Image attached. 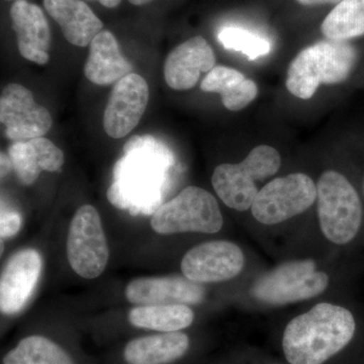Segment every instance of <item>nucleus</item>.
<instances>
[{
  "mask_svg": "<svg viewBox=\"0 0 364 364\" xmlns=\"http://www.w3.org/2000/svg\"><path fill=\"white\" fill-rule=\"evenodd\" d=\"M124 151L114 167V182L107 189V198L114 207L132 215H154L162 205L167 169L173 165V157L149 136H134Z\"/></svg>",
  "mask_w": 364,
  "mask_h": 364,
  "instance_id": "obj_1",
  "label": "nucleus"
},
{
  "mask_svg": "<svg viewBox=\"0 0 364 364\" xmlns=\"http://www.w3.org/2000/svg\"><path fill=\"white\" fill-rule=\"evenodd\" d=\"M355 330L350 311L318 304L287 324L282 338L284 355L291 364H323L350 343Z\"/></svg>",
  "mask_w": 364,
  "mask_h": 364,
  "instance_id": "obj_2",
  "label": "nucleus"
},
{
  "mask_svg": "<svg viewBox=\"0 0 364 364\" xmlns=\"http://www.w3.org/2000/svg\"><path fill=\"white\" fill-rule=\"evenodd\" d=\"M356 61V51L346 41H322L306 48L287 70V88L294 97L310 100L320 85L346 80Z\"/></svg>",
  "mask_w": 364,
  "mask_h": 364,
  "instance_id": "obj_3",
  "label": "nucleus"
},
{
  "mask_svg": "<svg viewBox=\"0 0 364 364\" xmlns=\"http://www.w3.org/2000/svg\"><path fill=\"white\" fill-rule=\"evenodd\" d=\"M280 165L279 151L272 146L259 145L240 163L219 165L213 173V186L227 207L245 212L252 208L259 191L257 182L274 176Z\"/></svg>",
  "mask_w": 364,
  "mask_h": 364,
  "instance_id": "obj_4",
  "label": "nucleus"
},
{
  "mask_svg": "<svg viewBox=\"0 0 364 364\" xmlns=\"http://www.w3.org/2000/svg\"><path fill=\"white\" fill-rule=\"evenodd\" d=\"M318 215L328 240L343 245L355 238L363 223V205L348 179L337 171H326L317 184Z\"/></svg>",
  "mask_w": 364,
  "mask_h": 364,
  "instance_id": "obj_5",
  "label": "nucleus"
},
{
  "mask_svg": "<svg viewBox=\"0 0 364 364\" xmlns=\"http://www.w3.org/2000/svg\"><path fill=\"white\" fill-rule=\"evenodd\" d=\"M223 215L215 196L198 186H188L176 198L163 203L151 219L158 234H214L222 229Z\"/></svg>",
  "mask_w": 364,
  "mask_h": 364,
  "instance_id": "obj_6",
  "label": "nucleus"
},
{
  "mask_svg": "<svg viewBox=\"0 0 364 364\" xmlns=\"http://www.w3.org/2000/svg\"><path fill=\"white\" fill-rule=\"evenodd\" d=\"M329 284L325 272L312 260L289 261L270 270L254 282L251 294L261 303L287 305L315 298Z\"/></svg>",
  "mask_w": 364,
  "mask_h": 364,
  "instance_id": "obj_7",
  "label": "nucleus"
},
{
  "mask_svg": "<svg viewBox=\"0 0 364 364\" xmlns=\"http://www.w3.org/2000/svg\"><path fill=\"white\" fill-rule=\"evenodd\" d=\"M317 200V186L304 173L289 174L268 182L251 208L261 224L275 225L306 212Z\"/></svg>",
  "mask_w": 364,
  "mask_h": 364,
  "instance_id": "obj_8",
  "label": "nucleus"
},
{
  "mask_svg": "<svg viewBox=\"0 0 364 364\" xmlns=\"http://www.w3.org/2000/svg\"><path fill=\"white\" fill-rule=\"evenodd\" d=\"M67 257L72 269L86 279H97L105 272L109 249L97 208H79L67 237Z\"/></svg>",
  "mask_w": 364,
  "mask_h": 364,
  "instance_id": "obj_9",
  "label": "nucleus"
},
{
  "mask_svg": "<svg viewBox=\"0 0 364 364\" xmlns=\"http://www.w3.org/2000/svg\"><path fill=\"white\" fill-rule=\"evenodd\" d=\"M0 121L14 142L45 136L51 129V114L35 102L32 91L18 83L7 85L0 97Z\"/></svg>",
  "mask_w": 364,
  "mask_h": 364,
  "instance_id": "obj_10",
  "label": "nucleus"
},
{
  "mask_svg": "<svg viewBox=\"0 0 364 364\" xmlns=\"http://www.w3.org/2000/svg\"><path fill=\"white\" fill-rule=\"evenodd\" d=\"M244 254L229 241H212L188 251L181 261L186 279L198 284L227 282L236 277L244 267Z\"/></svg>",
  "mask_w": 364,
  "mask_h": 364,
  "instance_id": "obj_11",
  "label": "nucleus"
},
{
  "mask_svg": "<svg viewBox=\"0 0 364 364\" xmlns=\"http://www.w3.org/2000/svg\"><path fill=\"white\" fill-rule=\"evenodd\" d=\"M149 102V86L142 76L130 73L112 88L104 114L105 133L124 138L136 128Z\"/></svg>",
  "mask_w": 364,
  "mask_h": 364,
  "instance_id": "obj_12",
  "label": "nucleus"
},
{
  "mask_svg": "<svg viewBox=\"0 0 364 364\" xmlns=\"http://www.w3.org/2000/svg\"><path fill=\"white\" fill-rule=\"evenodd\" d=\"M43 261L35 249H23L11 256L0 280V309L6 315L21 312L37 287Z\"/></svg>",
  "mask_w": 364,
  "mask_h": 364,
  "instance_id": "obj_13",
  "label": "nucleus"
},
{
  "mask_svg": "<svg viewBox=\"0 0 364 364\" xmlns=\"http://www.w3.org/2000/svg\"><path fill=\"white\" fill-rule=\"evenodd\" d=\"M124 294L134 305H198L205 299V289L186 277H141L132 280Z\"/></svg>",
  "mask_w": 364,
  "mask_h": 364,
  "instance_id": "obj_14",
  "label": "nucleus"
},
{
  "mask_svg": "<svg viewBox=\"0 0 364 364\" xmlns=\"http://www.w3.org/2000/svg\"><path fill=\"white\" fill-rule=\"evenodd\" d=\"M215 66V53L200 36L191 38L169 53L164 64V78L174 90L195 87L203 72Z\"/></svg>",
  "mask_w": 364,
  "mask_h": 364,
  "instance_id": "obj_15",
  "label": "nucleus"
},
{
  "mask_svg": "<svg viewBox=\"0 0 364 364\" xmlns=\"http://www.w3.org/2000/svg\"><path fill=\"white\" fill-rule=\"evenodd\" d=\"M9 14L21 56L40 65L47 64L51 48V30L44 11L26 0H16Z\"/></svg>",
  "mask_w": 364,
  "mask_h": 364,
  "instance_id": "obj_16",
  "label": "nucleus"
},
{
  "mask_svg": "<svg viewBox=\"0 0 364 364\" xmlns=\"http://www.w3.org/2000/svg\"><path fill=\"white\" fill-rule=\"evenodd\" d=\"M9 155L13 169L23 186L33 184L43 170L60 171L64 164L63 151L44 136L14 142Z\"/></svg>",
  "mask_w": 364,
  "mask_h": 364,
  "instance_id": "obj_17",
  "label": "nucleus"
},
{
  "mask_svg": "<svg viewBox=\"0 0 364 364\" xmlns=\"http://www.w3.org/2000/svg\"><path fill=\"white\" fill-rule=\"evenodd\" d=\"M43 4L72 45H90L104 28L102 21L82 0H43Z\"/></svg>",
  "mask_w": 364,
  "mask_h": 364,
  "instance_id": "obj_18",
  "label": "nucleus"
},
{
  "mask_svg": "<svg viewBox=\"0 0 364 364\" xmlns=\"http://www.w3.org/2000/svg\"><path fill=\"white\" fill-rule=\"evenodd\" d=\"M90 47L85 74L91 82L109 85L133 73V66L122 54L119 43L109 31L98 33Z\"/></svg>",
  "mask_w": 364,
  "mask_h": 364,
  "instance_id": "obj_19",
  "label": "nucleus"
},
{
  "mask_svg": "<svg viewBox=\"0 0 364 364\" xmlns=\"http://www.w3.org/2000/svg\"><path fill=\"white\" fill-rule=\"evenodd\" d=\"M188 335L165 332L132 340L124 348V360L129 364H168L181 358L188 350Z\"/></svg>",
  "mask_w": 364,
  "mask_h": 364,
  "instance_id": "obj_20",
  "label": "nucleus"
},
{
  "mask_svg": "<svg viewBox=\"0 0 364 364\" xmlns=\"http://www.w3.org/2000/svg\"><path fill=\"white\" fill-rule=\"evenodd\" d=\"M205 92L221 95L222 102L227 109L238 112L247 107L258 95L257 85L236 69L215 66L200 85Z\"/></svg>",
  "mask_w": 364,
  "mask_h": 364,
  "instance_id": "obj_21",
  "label": "nucleus"
},
{
  "mask_svg": "<svg viewBox=\"0 0 364 364\" xmlns=\"http://www.w3.org/2000/svg\"><path fill=\"white\" fill-rule=\"evenodd\" d=\"M195 314L182 304L139 306L132 309L128 320L132 325L160 332H177L193 324Z\"/></svg>",
  "mask_w": 364,
  "mask_h": 364,
  "instance_id": "obj_22",
  "label": "nucleus"
},
{
  "mask_svg": "<svg viewBox=\"0 0 364 364\" xmlns=\"http://www.w3.org/2000/svg\"><path fill=\"white\" fill-rule=\"evenodd\" d=\"M327 39L347 41L364 35V0H342L321 26Z\"/></svg>",
  "mask_w": 364,
  "mask_h": 364,
  "instance_id": "obj_23",
  "label": "nucleus"
},
{
  "mask_svg": "<svg viewBox=\"0 0 364 364\" xmlns=\"http://www.w3.org/2000/svg\"><path fill=\"white\" fill-rule=\"evenodd\" d=\"M4 364H75L52 340L39 335L26 337L4 358Z\"/></svg>",
  "mask_w": 364,
  "mask_h": 364,
  "instance_id": "obj_24",
  "label": "nucleus"
},
{
  "mask_svg": "<svg viewBox=\"0 0 364 364\" xmlns=\"http://www.w3.org/2000/svg\"><path fill=\"white\" fill-rule=\"evenodd\" d=\"M218 39L226 49L243 53L251 61L265 56L272 50L267 40L242 28H224L218 35Z\"/></svg>",
  "mask_w": 364,
  "mask_h": 364,
  "instance_id": "obj_25",
  "label": "nucleus"
},
{
  "mask_svg": "<svg viewBox=\"0 0 364 364\" xmlns=\"http://www.w3.org/2000/svg\"><path fill=\"white\" fill-rule=\"evenodd\" d=\"M21 227V217L14 210H4L0 220V234L1 238H9L18 233Z\"/></svg>",
  "mask_w": 364,
  "mask_h": 364,
  "instance_id": "obj_26",
  "label": "nucleus"
},
{
  "mask_svg": "<svg viewBox=\"0 0 364 364\" xmlns=\"http://www.w3.org/2000/svg\"><path fill=\"white\" fill-rule=\"evenodd\" d=\"M303 6H316V4H338L342 0H296Z\"/></svg>",
  "mask_w": 364,
  "mask_h": 364,
  "instance_id": "obj_27",
  "label": "nucleus"
},
{
  "mask_svg": "<svg viewBox=\"0 0 364 364\" xmlns=\"http://www.w3.org/2000/svg\"><path fill=\"white\" fill-rule=\"evenodd\" d=\"M11 169H13V164L11 159L1 154V177L6 176Z\"/></svg>",
  "mask_w": 364,
  "mask_h": 364,
  "instance_id": "obj_28",
  "label": "nucleus"
},
{
  "mask_svg": "<svg viewBox=\"0 0 364 364\" xmlns=\"http://www.w3.org/2000/svg\"><path fill=\"white\" fill-rule=\"evenodd\" d=\"M90 1H93V0H90ZM95 1L100 2L102 6L107 7V9H114L119 6L122 0H95Z\"/></svg>",
  "mask_w": 364,
  "mask_h": 364,
  "instance_id": "obj_29",
  "label": "nucleus"
},
{
  "mask_svg": "<svg viewBox=\"0 0 364 364\" xmlns=\"http://www.w3.org/2000/svg\"><path fill=\"white\" fill-rule=\"evenodd\" d=\"M134 6H145V4H149L153 0H129Z\"/></svg>",
  "mask_w": 364,
  "mask_h": 364,
  "instance_id": "obj_30",
  "label": "nucleus"
},
{
  "mask_svg": "<svg viewBox=\"0 0 364 364\" xmlns=\"http://www.w3.org/2000/svg\"><path fill=\"white\" fill-rule=\"evenodd\" d=\"M7 1H16V0H7Z\"/></svg>",
  "mask_w": 364,
  "mask_h": 364,
  "instance_id": "obj_31",
  "label": "nucleus"
}]
</instances>
